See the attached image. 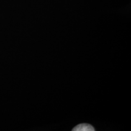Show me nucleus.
I'll return each mask as SVG.
<instances>
[{
  "mask_svg": "<svg viewBox=\"0 0 131 131\" xmlns=\"http://www.w3.org/2000/svg\"><path fill=\"white\" fill-rule=\"evenodd\" d=\"M73 131H94L95 129L89 124H80L72 129Z\"/></svg>",
  "mask_w": 131,
  "mask_h": 131,
  "instance_id": "1",
  "label": "nucleus"
}]
</instances>
